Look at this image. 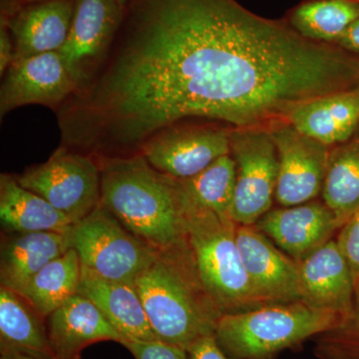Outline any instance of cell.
I'll use <instances>...</instances> for the list:
<instances>
[{"label": "cell", "instance_id": "6da1fadb", "mask_svg": "<svg viewBox=\"0 0 359 359\" xmlns=\"http://www.w3.org/2000/svg\"><path fill=\"white\" fill-rule=\"evenodd\" d=\"M346 78L339 47L237 0H129L102 65L56 111L60 146L99 159L195 119L269 130Z\"/></svg>", "mask_w": 359, "mask_h": 359}, {"label": "cell", "instance_id": "7a4b0ae2", "mask_svg": "<svg viewBox=\"0 0 359 359\" xmlns=\"http://www.w3.org/2000/svg\"><path fill=\"white\" fill-rule=\"evenodd\" d=\"M100 205L156 250L187 241V193L181 180L161 173L141 154L99 158Z\"/></svg>", "mask_w": 359, "mask_h": 359}, {"label": "cell", "instance_id": "3957f363", "mask_svg": "<svg viewBox=\"0 0 359 359\" xmlns=\"http://www.w3.org/2000/svg\"><path fill=\"white\" fill-rule=\"evenodd\" d=\"M135 287L160 341L188 351L201 337L216 332L223 313L201 282L187 241L158 252Z\"/></svg>", "mask_w": 359, "mask_h": 359}, {"label": "cell", "instance_id": "277c9868", "mask_svg": "<svg viewBox=\"0 0 359 359\" xmlns=\"http://www.w3.org/2000/svg\"><path fill=\"white\" fill-rule=\"evenodd\" d=\"M237 226L230 217L203 207L187 193V243L201 282L223 314L269 304L257 294L245 271L238 247Z\"/></svg>", "mask_w": 359, "mask_h": 359}, {"label": "cell", "instance_id": "5b68a950", "mask_svg": "<svg viewBox=\"0 0 359 359\" xmlns=\"http://www.w3.org/2000/svg\"><path fill=\"white\" fill-rule=\"evenodd\" d=\"M346 316L306 302H280L222 314L216 339L236 359H269L302 341L334 330Z\"/></svg>", "mask_w": 359, "mask_h": 359}, {"label": "cell", "instance_id": "8992f818", "mask_svg": "<svg viewBox=\"0 0 359 359\" xmlns=\"http://www.w3.org/2000/svg\"><path fill=\"white\" fill-rule=\"evenodd\" d=\"M71 238L82 268L104 280L132 285L159 252L101 205L73 226Z\"/></svg>", "mask_w": 359, "mask_h": 359}, {"label": "cell", "instance_id": "52a82bcc", "mask_svg": "<svg viewBox=\"0 0 359 359\" xmlns=\"http://www.w3.org/2000/svg\"><path fill=\"white\" fill-rule=\"evenodd\" d=\"M16 179L21 186L48 201L74 224L100 205L98 160L62 146L46 162L28 168Z\"/></svg>", "mask_w": 359, "mask_h": 359}, {"label": "cell", "instance_id": "ba28073f", "mask_svg": "<svg viewBox=\"0 0 359 359\" xmlns=\"http://www.w3.org/2000/svg\"><path fill=\"white\" fill-rule=\"evenodd\" d=\"M231 155L236 189L230 217L237 224L254 226L271 211L276 197L278 156L268 129L233 128Z\"/></svg>", "mask_w": 359, "mask_h": 359}, {"label": "cell", "instance_id": "9c48e42d", "mask_svg": "<svg viewBox=\"0 0 359 359\" xmlns=\"http://www.w3.org/2000/svg\"><path fill=\"white\" fill-rule=\"evenodd\" d=\"M233 129L219 122L178 123L149 139L138 154L161 173L190 179L218 158L231 154Z\"/></svg>", "mask_w": 359, "mask_h": 359}, {"label": "cell", "instance_id": "30bf717a", "mask_svg": "<svg viewBox=\"0 0 359 359\" xmlns=\"http://www.w3.org/2000/svg\"><path fill=\"white\" fill-rule=\"evenodd\" d=\"M124 11L116 0H74L69 34L58 53L78 90L88 83L102 65Z\"/></svg>", "mask_w": 359, "mask_h": 359}, {"label": "cell", "instance_id": "8fae6325", "mask_svg": "<svg viewBox=\"0 0 359 359\" xmlns=\"http://www.w3.org/2000/svg\"><path fill=\"white\" fill-rule=\"evenodd\" d=\"M269 131L278 156L276 202L290 207L316 199L323 190L332 148L287 121L276 123Z\"/></svg>", "mask_w": 359, "mask_h": 359}, {"label": "cell", "instance_id": "7c38bea8", "mask_svg": "<svg viewBox=\"0 0 359 359\" xmlns=\"http://www.w3.org/2000/svg\"><path fill=\"white\" fill-rule=\"evenodd\" d=\"M0 116L26 105L57 111L78 87L57 51L16 59L2 75Z\"/></svg>", "mask_w": 359, "mask_h": 359}, {"label": "cell", "instance_id": "4fadbf2b", "mask_svg": "<svg viewBox=\"0 0 359 359\" xmlns=\"http://www.w3.org/2000/svg\"><path fill=\"white\" fill-rule=\"evenodd\" d=\"M237 243L250 283L269 304L304 302L299 263L255 226H237Z\"/></svg>", "mask_w": 359, "mask_h": 359}, {"label": "cell", "instance_id": "5bb4252c", "mask_svg": "<svg viewBox=\"0 0 359 359\" xmlns=\"http://www.w3.org/2000/svg\"><path fill=\"white\" fill-rule=\"evenodd\" d=\"M254 226L297 262L332 240L340 229L334 212L318 201L271 210Z\"/></svg>", "mask_w": 359, "mask_h": 359}, {"label": "cell", "instance_id": "9a60e30c", "mask_svg": "<svg viewBox=\"0 0 359 359\" xmlns=\"http://www.w3.org/2000/svg\"><path fill=\"white\" fill-rule=\"evenodd\" d=\"M74 0H45L2 11L15 59L59 51L69 34Z\"/></svg>", "mask_w": 359, "mask_h": 359}, {"label": "cell", "instance_id": "2e32d148", "mask_svg": "<svg viewBox=\"0 0 359 359\" xmlns=\"http://www.w3.org/2000/svg\"><path fill=\"white\" fill-rule=\"evenodd\" d=\"M299 263L304 302L346 316L351 313L356 287L337 240H330Z\"/></svg>", "mask_w": 359, "mask_h": 359}, {"label": "cell", "instance_id": "e0dca14e", "mask_svg": "<svg viewBox=\"0 0 359 359\" xmlns=\"http://www.w3.org/2000/svg\"><path fill=\"white\" fill-rule=\"evenodd\" d=\"M46 325L55 359H79L85 347L95 342L123 341L100 309L79 294L54 311Z\"/></svg>", "mask_w": 359, "mask_h": 359}, {"label": "cell", "instance_id": "ac0fdd59", "mask_svg": "<svg viewBox=\"0 0 359 359\" xmlns=\"http://www.w3.org/2000/svg\"><path fill=\"white\" fill-rule=\"evenodd\" d=\"M287 122L327 147L341 145L359 130V87L302 103Z\"/></svg>", "mask_w": 359, "mask_h": 359}, {"label": "cell", "instance_id": "d6986e66", "mask_svg": "<svg viewBox=\"0 0 359 359\" xmlns=\"http://www.w3.org/2000/svg\"><path fill=\"white\" fill-rule=\"evenodd\" d=\"M78 294L84 295L100 309L121 335L122 342L158 340L135 285L104 280L82 268Z\"/></svg>", "mask_w": 359, "mask_h": 359}, {"label": "cell", "instance_id": "ffe728a7", "mask_svg": "<svg viewBox=\"0 0 359 359\" xmlns=\"http://www.w3.org/2000/svg\"><path fill=\"white\" fill-rule=\"evenodd\" d=\"M71 248V231L13 233L2 245L1 287L20 294L45 266Z\"/></svg>", "mask_w": 359, "mask_h": 359}, {"label": "cell", "instance_id": "44dd1931", "mask_svg": "<svg viewBox=\"0 0 359 359\" xmlns=\"http://www.w3.org/2000/svg\"><path fill=\"white\" fill-rule=\"evenodd\" d=\"M0 219L7 233L69 231L74 224L44 198L18 183L16 176H0Z\"/></svg>", "mask_w": 359, "mask_h": 359}, {"label": "cell", "instance_id": "7402d4cb", "mask_svg": "<svg viewBox=\"0 0 359 359\" xmlns=\"http://www.w3.org/2000/svg\"><path fill=\"white\" fill-rule=\"evenodd\" d=\"M0 346L11 347L39 359H55L46 320L22 295L0 289Z\"/></svg>", "mask_w": 359, "mask_h": 359}, {"label": "cell", "instance_id": "603a6c76", "mask_svg": "<svg viewBox=\"0 0 359 359\" xmlns=\"http://www.w3.org/2000/svg\"><path fill=\"white\" fill-rule=\"evenodd\" d=\"M321 194L340 228L359 212V130L351 140L330 150Z\"/></svg>", "mask_w": 359, "mask_h": 359}, {"label": "cell", "instance_id": "cb8c5ba5", "mask_svg": "<svg viewBox=\"0 0 359 359\" xmlns=\"http://www.w3.org/2000/svg\"><path fill=\"white\" fill-rule=\"evenodd\" d=\"M359 18V0H304L285 21L313 41L334 44Z\"/></svg>", "mask_w": 359, "mask_h": 359}, {"label": "cell", "instance_id": "d4e9b609", "mask_svg": "<svg viewBox=\"0 0 359 359\" xmlns=\"http://www.w3.org/2000/svg\"><path fill=\"white\" fill-rule=\"evenodd\" d=\"M81 273L79 256L71 248L45 266L20 294L46 320L70 297L78 294Z\"/></svg>", "mask_w": 359, "mask_h": 359}, {"label": "cell", "instance_id": "484cf974", "mask_svg": "<svg viewBox=\"0 0 359 359\" xmlns=\"http://www.w3.org/2000/svg\"><path fill=\"white\" fill-rule=\"evenodd\" d=\"M181 182L198 204L230 217L236 189V165L231 154L222 156L199 174Z\"/></svg>", "mask_w": 359, "mask_h": 359}, {"label": "cell", "instance_id": "4316f807", "mask_svg": "<svg viewBox=\"0 0 359 359\" xmlns=\"http://www.w3.org/2000/svg\"><path fill=\"white\" fill-rule=\"evenodd\" d=\"M316 355L321 359H359V285L353 311L334 330L320 335Z\"/></svg>", "mask_w": 359, "mask_h": 359}, {"label": "cell", "instance_id": "83f0119b", "mask_svg": "<svg viewBox=\"0 0 359 359\" xmlns=\"http://www.w3.org/2000/svg\"><path fill=\"white\" fill-rule=\"evenodd\" d=\"M337 245L353 273L356 290L359 285V212L339 229Z\"/></svg>", "mask_w": 359, "mask_h": 359}, {"label": "cell", "instance_id": "f1b7e54d", "mask_svg": "<svg viewBox=\"0 0 359 359\" xmlns=\"http://www.w3.org/2000/svg\"><path fill=\"white\" fill-rule=\"evenodd\" d=\"M122 346L133 354L135 359H189L186 349L160 340L124 341Z\"/></svg>", "mask_w": 359, "mask_h": 359}, {"label": "cell", "instance_id": "f546056e", "mask_svg": "<svg viewBox=\"0 0 359 359\" xmlns=\"http://www.w3.org/2000/svg\"><path fill=\"white\" fill-rule=\"evenodd\" d=\"M189 359H229L221 348L216 335H205L189 347Z\"/></svg>", "mask_w": 359, "mask_h": 359}, {"label": "cell", "instance_id": "4dcf8cb0", "mask_svg": "<svg viewBox=\"0 0 359 359\" xmlns=\"http://www.w3.org/2000/svg\"><path fill=\"white\" fill-rule=\"evenodd\" d=\"M14 59H15V50H14L13 36L6 22L1 21V28H0V74L1 76L8 69Z\"/></svg>", "mask_w": 359, "mask_h": 359}, {"label": "cell", "instance_id": "1f68e13d", "mask_svg": "<svg viewBox=\"0 0 359 359\" xmlns=\"http://www.w3.org/2000/svg\"><path fill=\"white\" fill-rule=\"evenodd\" d=\"M334 45L359 55V18L337 39Z\"/></svg>", "mask_w": 359, "mask_h": 359}, {"label": "cell", "instance_id": "d6a6232c", "mask_svg": "<svg viewBox=\"0 0 359 359\" xmlns=\"http://www.w3.org/2000/svg\"><path fill=\"white\" fill-rule=\"evenodd\" d=\"M0 359H39L11 347L0 346Z\"/></svg>", "mask_w": 359, "mask_h": 359}, {"label": "cell", "instance_id": "836d02e7", "mask_svg": "<svg viewBox=\"0 0 359 359\" xmlns=\"http://www.w3.org/2000/svg\"><path fill=\"white\" fill-rule=\"evenodd\" d=\"M45 1V0H14L11 6L4 9V11H11V9L15 8L20 6H25V4H33V2Z\"/></svg>", "mask_w": 359, "mask_h": 359}, {"label": "cell", "instance_id": "e575fe53", "mask_svg": "<svg viewBox=\"0 0 359 359\" xmlns=\"http://www.w3.org/2000/svg\"><path fill=\"white\" fill-rule=\"evenodd\" d=\"M116 1L118 2V4H119V6L122 7V8L125 9V7H126L127 4H128L129 2V0H116Z\"/></svg>", "mask_w": 359, "mask_h": 359}]
</instances>
